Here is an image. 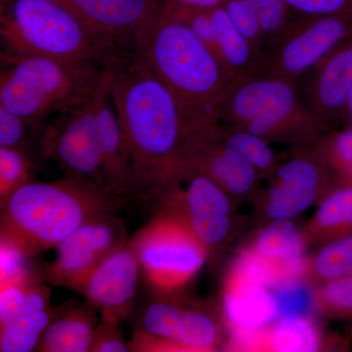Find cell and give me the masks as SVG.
<instances>
[{
	"label": "cell",
	"mask_w": 352,
	"mask_h": 352,
	"mask_svg": "<svg viewBox=\"0 0 352 352\" xmlns=\"http://www.w3.org/2000/svg\"><path fill=\"white\" fill-rule=\"evenodd\" d=\"M349 340L324 332L314 316L283 317L240 340L237 351H347Z\"/></svg>",
	"instance_id": "obj_22"
},
{
	"label": "cell",
	"mask_w": 352,
	"mask_h": 352,
	"mask_svg": "<svg viewBox=\"0 0 352 352\" xmlns=\"http://www.w3.org/2000/svg\"><path fill=\"white\" fill-rule=\"evenodd\" d=\"M340 126L352 129V89L347 98L346 107H344V115H342Z\"/></svg>",
	"instance_id": "obj_40"
},
{
	"label": "cell",
	"mask_w": 352,
	"mask_h": 352,
	"mask_svg": "<svg viewBox=\"0 0 352 352\" xmlns=\"http://www.w3.org/2000/svg\"><path fill=\"white\" fill-rule=\"evenodd\" d=\"M315 310L327 318L351 320L352 277L314 286Z\"/></svg>",
	"instance_id": "obj_30"
},
{
	"label": "cell",
	"mask_w": 352,
	"mask_h": 352,
	"mask_svg": "<svg viewBox=\"0 0 352 352\" xmlns=\"http://www.w3.org/2000/svg\"><path fill=\"white\" fill-rule=\"evenodd\" d=\"M0 106L32 129L94 91L107 65L1 53Z\"/></svg>",
	"instance_id": "obj_6"
},
{
	"label": "cell",
	"mask_w": 352,
	"mask_h": 352,
	"mask_svg": "<svg viewBox=\"0 0 352 352\" xmlns=\"http://www.w3.org/2000/svg\"><path fill=\"white\" fill-rule=\"evenodd\" d=\"M296 16L352 15V0H285Z\"/></svg>",
	"instance_id": "obj_37"
},
{
	"label": "cell",
	"mask_w": 352,
	"mask_h": 352,
	"mask_svg": "<svg viewBox=\"0 0 352 352\" xmlns=\"http://www.w3.org/2000/svg\"><path fill=\"white\" fill-rule=\"evenodd\" d=\"M133 47L175 97L185 134L219 118L235 82L188 25L163 10Z\"/></svg>",
	"instance_id": "obj_3"
},
{
	"label": "cell",
	"mask_w": 352,
	"mask_h": 352,
	"mask_svg": "<svg viewBox=\"0 0 352 352\" xmlns=\"http://www.w3.org/2000/svg\"><path fill=\"white\" fill-rule=\"evenodd\" d=\"M122 322L113 317L100 315L95 328L94 339L89 352H127L131 351L129 342H126L120 330Z\"/></svg>",
	"instance_id": "obj_35"
},
{
	"label": "cell",
	"mask_w": 352,
	"mask_h": 352,
	"mask_svg": "<svg viewBox=\"0 0 352 352\" xmlns=\"http://www.w3.org/2000/svg\"><path fill=\"white\" fill-rule=\"evenodd\" d=\"M352 277V233L318 245L308 254L305 278L314 286Z\"/></svg>",
	"instance_id": "obj_25"
},
{
	"label": "cell",
	"mask_w": 352,
	"mask_h": 352,
	"mask_svg": "<svg viewBox=\"0 0 352 352\" xmlns=\"http://www.w3.org/2000/svg\"><path fill=\"white\" fill-rule=\"evenodd\" d=\"M110 90L131 159L133 196L151 198L185 135L168 87L136 52L124 48L109 62Z\"/></svg>",
	"instance_id": "obj_1"
},
{
	"label": "cell",
	"mask_w": 352,
	"mask_h": 352,
	"mask_svg": "<svg viewBox=\"0 0 352 352\" xmlns=\"http://www.w3.org/2000/svg\"><path fill=\"white\" fill-rule=\"evenodd\" d=\"M226 0H164V2L179 4V6L196 7V8H210L221 6Z\"/></svg>",
	"instance_id": "obj_39"
},
{
	"label": "cell",
	"mask_w": 352,
	"mask_h": 352,
	"mask_svg": "<svg viewBox=\"0 0 352 352\" xmlns=\"http://www.w3.org/2000/svg\"><path fill=\"white\" fill-rule=\"evenodd\" d=\"M59 307L21 315L6 325L0 326V351L30 352L36 351L44 333L56 315Z\"/></svg>",
	"instance_id": "obj_26"
},
{
	"label": "cell",
	"mask_w": 352,
	"mask_h": 352,
	"mask_svg": "<svg viewBox=\"0 0 352 352\" xmlns=\"http://www.w3.org/2000/svg\"><path fill=\"white\" fill-rule=\"evenodd\" d=\"M31 259L17 248L0 241V287L41 279Z\"/></svg>",
	"instance_id": "obj_34"
},
{
	"label": "cell",
	"mask_w": 352,
	"mask_h": 352,
	"mask_svg": "<svg viewBox=\"0 0 352 352\" xmlns=\"http://www.w3.org/2000/svg\"><path fill=\"white\" fill-rule=\"evenodd\" d=\"M97 135L109 187L129 199L133 196L131 159L124 131L110 90V67H106L94 92Z\"/></svg>",
	"instance_id": "obj_21"
},
{
	"label": "cell",
	"mask_w": 352,
	"mask_h": 352,
	"mask_svg": "<svg viewBox=\"0 0 352 352\" xmlns=\"http://www.w3.org/2000/svg\"><path fill=\"white\" fill-rule=\"evenodd\" d=\"M221 124L224 138L228 144L258 171L261 179H268L276 170L281 154L275 152L270 141L261 136L227 126L223 122H221Z\"/></svg>",
	"instance_id": "obj_27"
},
{
	"label": "cell",
	"mask_w": 352,
	"mask_h": 352,
	"mask_svg": "<svg viewBox=\"0 0 352 352\" xmlns=\"http://www.w3.org/2000/svg\"><path fill=\"white\" fill-rule=\"evenodd\" d=\"M2 52L107 65L118 48L56 0H2Z\"/></svg>",
	"instance_id": "obj_4"
},
{
	"label": "cell",
	"mask_w": 352,
	"mask_h": 352,
	"mask_svg": "<svg viewBox=\"0 0 352 352\" xmlns=\"http://www.w3.org/2000/svg\"><path fill=\"white\" fill-rule=\"evenodd\" d=\"M303 232L309 247L352 233V184L338 183L317 204Z\"/></svg>",
	"instance_id": "obj_24"
},
{
	"label": "cell",
	"mask_w": 352,
	"mask_h": 352,
	"mask_svg": "<svg viewBox=\"0 0 352 352\" xmlns=\"http://www.w3.org/2000/svg\"><path fill=\"white\" fill-rule=\"evenodd\" d=\"M267 180L268 188L256 200L264 223L296 219L338 184L311 146L289 148Z\"/></svg>",
	"instance_id": "obj_11"
},
{
	"label": "cell",
	"mask_w": 352,
	"mask_h": 352,
	"mask_svg": "<svg viewBox=\"0 0 352 352\" xmlns=\"http://www.w3.org/2000/svg\"><path fill=\"white\" fill-rule=\"evenodd\" d=\"M141 271L133 236L89 275L76 292L100 315L126 320L135 305Z\"/></svg>",
	"instance_id": "obj_17"
},
{
	"label": "cell",
	"mask_w": 352,
	"mask_h": 352,
	"mask_svg": "<svg viewBox=\"0 0 352 352\" xmlns=\"http://www.w3.org/2000/svg\"><path fill=\"white\" fill-rule=\"evenodd\" d=\"M32 170L34 166L27 152L0 148V203L32 182Z\"/></svg>",
	"instance_id": "obj_31"
},
{
	"label": "cell",
	"mask_w": 352,
	"mask_h": 352,
	"mask_svg": "<svg viewBox=\"0 0 352 352\" xmlns=\"http://www.w3.org/2000/svg\"><path fill=\"white\" fill-rule=\"evenodd\" d=\"M219 118L227 126L289 148L312 145L333 129L312 112L300 85L270 76H254L235 83Z\"/></svg>",
	"instance_id": "obj_5"
},
{
	"label": "cell",
	"mask_w": 352,
	"mask_h": 352,
	"mask_svg": "<svg viewBox=\"0 0 352 352\" xmlns=\"http://www.w3.org/2000/svg\"><path fill=\"white\" fill-rule=\"evenodd\" d=\"M100 314L89 302L60 305L44 333L39 352H89Z\"/></svg>",
	"instance_id": "obj_23"
},
{
	"label": "cell",
	"mask_w": 352,
	"mask_h": 352,
	"mask_svg": "<svg viewBox=\"0 0 352 352\" xmlns=\"http://www.w3.org/2000/svg\"><path fill=\"white\" fill-rule=\"evenodd\" d=\"M182 293L154 294L139 316L131 351L212 352L223 349L221 314Z\"/></svg>",
	"instance_id": "obj_8"
},
{
	"label": "cell",
	"mask_w": 352,
	"mask_h": 352,
	"mask_svg": "<svg viewBox=\"0 0 352 352\" xmlns=\"http://www.w3.org/2000/svg\"><path fill=\"white\" fill-rule=\"evenodd\" d=\"M308 248L302 227L293 220L283 219L264 223L239 252L258 263L276 285L307 279Z\"/></svg>",
	"instance_id": "obj_19"
},
{
	"label": "cell",
	"mask_w": 352,
	"mask_h": 352,
	"mask_svg": "<svg viewBox=\"0 0 352 352\" xmlns=\"http://www.w3.org/2000/svg\"><path fill=\"white\" fill-rule=\"evenodd\" d=\"M127 240L126 227L118 214L88 220L55 247L54 261L38 268L41 280L76 291Z\"/></svg>",
	"instance_id": "obj_15"
},
{
	"label": "cell",
	"mask_w": 352,
	"mask_h": 352,
	"mask_svg": "<svg viewBox=\"0 0 352 352\" xmlns=\"http://www.w3.org/2000/svg\"><path fill=\"white\" fill-rule=\"evenodd\" d=\"M279 318L314 316V286L307 279L281 282L272 287Z\"/></svg>",
	"instance_id": "obj_29"
},
{
	"label": "cell",
	"mask_w": 352,
	"mask_h": 352,
	"mask_svg": "<svg viewBox=\"0 0 352 352\" xmlns=\"http://www.w3.org/2000/svg\"><path fill=\"white\" fill-rule=\"evenodd\" d=\"M36 280L41 279L0 287V326L22 315L28 288Z\"/></svg>",
	"instance_id": "obj_38"
},
{
	"label": "cell",
	"mask_w": 352,
	"mask_h": 352,
	"mask_svg": "<svg viewBox=\"0 0 352 352\" xmlns=\"http://www.w3.org/2000/svg\"><path fill=\"white\" fill-rule=\"evenodd\" d=\"M302 82V94L312 112L331 129L340 126L352 89V36L337 46Z\"/></svg>",
	"instance_id": "obj_20"
},
{
	"label": "cell",
	"mask_w": 352,
	"mask_h": 352,
	"mask_svg": "<svg viewBox=\"0 0 352 352\" xmlns=\"http://www.w3.org/2000/svg\"><path fill=\"white\" fill-rule=\"evenodd\" d=\"M352 36V15L296 16L261 59L258 75L300 85L342 41Z\"/></svg>",
	"instance_id": "obj_10"
},
{
	"label": "cell",
	"mask_w": 352,
	"mask_h": 352,
	"mask_svg": "<svg viewBox=\"0 0 352 352\" xmlns=\"http://www.w3.org/2000/svg\"><path fill=\"white\" fill-rule=\"evenodd\" d=\"M126 200L78 176L32 182L0 203V241L32 258L55 249L88 220L118 214Z\"/></svg>",
	"instance_id": "obj_2"
},
{
	"label": "cell",
	"mask_w": 352,
	"mask_h": 352,
	"mask_svg": "<svg viewBox=\"0 0 352 352\" xmlns=\"http://www.w3.org/2000/svg\"><path fill=\"white\" fill-rule=\"evenodd\" d=\"M141 271L153 293H182L208 263V252L179 220L157 212L133 235Z\"/></svg>",
	"instance_id": "obj_9"
},
{
	"label": "cell",
	"mask_w": 352,
	"mask_h": 352,
	"mask_svg": "<svg viewBox=\"0 0 352 352\" xmlns=\"http://www.w3.org/2000/svg\"><path fill=\"white\" fill-rule=\"evenodd\" d=\"M258 13L259 22L265 36L266 48L271 45L289 23L295 19L296 14L287 6L285 0H249ZM265 48V50H266Z\"/></svg>",
	"instance_id": "obj_33"
},
{
	"label": "cell",
	"mask_w": 352,
	"mask_h": 352,
	"mask_svg": "<svg viewBox=\"0 0 352 352\" xmlns=\"http://www.w3.org/2000/svg\"><path fill=\"white\" fill-rule=\"evenodd\" d=\"M29 126L24 119L0 106V148L25 151V138Z\"/></svg>",
	"instance_id": "obj_36"
},
{
	"label": "cell",
	"mask_w": 352,
	"mask_h": 352,
	"mask_svg": "<svg viewBox=\"0 0 352 352\" xmlns=\"http://www.w3.org/2000/svg\"><path fill=\"white\" fill-rule=\"evenodd\" d=\"M236 29L242 34L263 59L266 48L265 36L258 13L249 0H226L221 4Z\"/></svg>",
	"instance_id": "obj_32"
},
{
	"label": "cell",
	"mask_w": 352,
	"mask_h": 352,
	"mask_svg": "<svg viewBox=\"0 0 352 352\" xmlns=\"http://www.w3.org/2000/svg\"><path fill=\"white\" fill-rule=\"evenodd\" d=\"M349 337L352 338V324H351V327H349Z\"/></svg>",
	"instance_id": "obj_41"
},
{
	"label": "cell",
	"mask_w": 352,
	"mask_h": 352,
	"mask_svg": "<svg viewBox=\"0 0 352 352\" xmlns=\"http://www.w3.org/2000/svg\"><path fill=\"white\" fill-rule=\"evenodd\" d=\"M173 168H189L208 176L238 205L252 199L256 201L261 193L263 179L228 144L219 118L186 132L171 164Z\"/></svg>",
	"instance_id": "obj_12"
},
{
	"label": "cell",
	"mask_w": 352,
	"mask_h": 352,
	"mask_svg": "<svg viewBox=\"0 0 352 352\" xmlns=\"http://www.w3.org/2000/svg\"><path fill=\"white\" fill-rule=\"evenodd\" d=\"M164 12L188 25L214 53L234 82L258 75L261 55L236 29L222 6L196 8L164 2Z\"/></svg>",
	"instance_id": "obj_16"
},
{
	"label": "cell",
	"mask_w": 352,
	"mask_h": 352,
	"mask_svg": "<svg viewBox=\"0 0 352 352\" xmlns=\"http://www.w3.org/2000/svg\"><path fill=\"white\" fill-rule=\"evenodd\" d=\"M273 286L274 282L258 263L238 252L222 284L220 314L226 342L259 332L279 319Z\"/></svg>",
	"instance_id": "obj_14"
},
{
	"label": "cell",
	"mask_w": 352,
	"mask_h": 352,
	"mask_svg": "<svg viewBox=\"0 0 352 352\" xmlns=\"http://www.w3.org/2000/svg\"><path fill=\"white\" fill-rule=\"evenodd\" d=\"M159 212L182 222L215 264L240 231L239 207L228 193L208 176L193 170L173 168L151 198Z\"/></svg>",
	"instance_id": "obj_7"
},
{
	"label": "cell",
	"mask_w": 352,
	"mask_h": 352,
	"mask_svg": "<svg viewBox=\"0 0 352 352\" xmlns=\"http://www.w3.org/2000/svg\"><path fill=\"white\" fill-rule=\"evenodd\" d=\"M72 11L87 29L118 48L157 20L164 0H56Z\"/></svg>",
	"instance_id": "obj_18"
},
{
	"label": "cell",
	"mask_w": 352,
	"mask_h": 352,
	"mask_svg": "<svg viewBox=\"0 0 352 352\" xmlns=\"http://www.w3.org/2000/svg\"><path fill=\"white\" fill-rule=\"evenodd\" d=\"M95 88L85 99L57 113L44 129L39 149L41 157L54 161L66 175L85 178L111 189L97 135Z\"/></svg>",
	"instance_id": "obj_13"
},
{
	"label": "cell",
	"mask_w": 352,
	"mask_h": 352,
	"mask_svg": "<svg viewBox=\"0 0 352 352\" xmlns=\"http://www.w3.org/2000/svg\"><path fill=\"white\" fill-rule=\"evenodd\" d=\"M310 146L328 166L336 182L352 184V129H331Z\"/></svg>",
	"instance_id": "obj_28"
}]
</instances>
